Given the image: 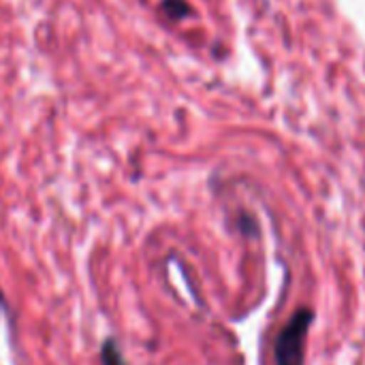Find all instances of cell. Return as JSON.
I'll list each match as a JSON object with an SVG mask.
<instances>
[{"label":"cell","mask_w":365,"mask_h":365,"mask_svg":"<svg viewBox=\"0 0 365 365\" xmlns=\"http://www.w3.org/2000/svg\"><path fill=\"white\" fill-rule=\"evenodd\" d=\"M314 321L310 308L297 310L291 321L282 327L276 340V365H302L306 355L308 329Z\"/></svg>","instance_id":"1"},{"label":"cell","mask_w":365,"mask_h":365,"mask_svg":"<svg viewBox=\"0 0 365 365\" xmlns=\"http://www.w3.org/2000/svg\"><path fill=\"white\" fill-rule=\"evenodd\" d=\"M101 365H126L124 357H122V351L113 338H107L101 346Z\"/></svg>","instance_id":"2"},{"label":"cell","mask_w":365,"mask_h":365,"mask_svg":"<svg viewBox=\"0 0 365 365\" xmlns=\"http://www.w3.org/2000/svg\"><path fill=\"white\" fill-rule=\"evenodd\" d=\"M163 9H165L167 15L173 17V19H182V17L188 15V11H190V6H188L184 0H167V2L163 4Z\"/></svg>","instance_id":"3"},{"label":"cell","mask_w":365,"mask_h":365,"mask_svg":"<svg viewBox=\"0 0 365 365\" xmlns=\"http://www.w3.org/2000/svg\"><path fill=\"white\" fill-rule=\"evenodd\" d=\"M0 306H2V291H0Z\"/></svg>","instance_id":"4"}]
</instances>
